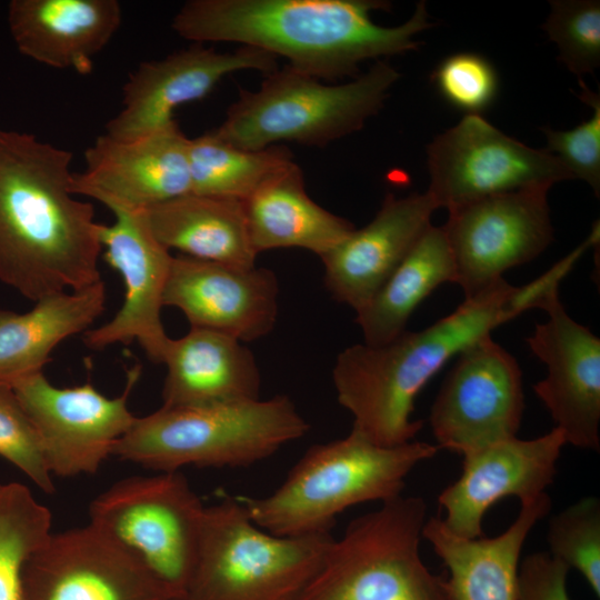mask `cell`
<instances>
[{"label":"cell","mask_w":600,"mask_h":600,"mask_svg":"<svg viewBox=\"0 0 600 600\" xmlns=\"http://www.w3.org/2000/svg\"><path fill=\"white\" fill-rule=\"evenodd\" d=\"M72 153L0 128V281L31 301L101 281L100 223L74 198Z\"/></svg>","instance_id":"1"},{"label":"cell","mask_w":600,"mask_h":600,"mask_svg":"<svg viewBox=\"0 0 600 600\" xmlns=\"http://www.w3.org/2000/svg\"><path fill=\"white\" fill-rule=\"evenodd\" d=\"M383 0H190L176 13L173 30L202 43L237 42L276 58L318 80L358 77L369 59L417 50L416 36L433 24L424 1L397 27L371 19L389 10Z\"/></svg>","instance_id":"2"},{"label":"cell","mask_w":600,"mask_h":600,"mask_svg":"<svg viewBox=\"0 0 600 600\" xmlns=\"http://www.w3.org/2000/svg\"><path fill=\"white\" fill-rule=\"evenodd\" d=\"M514 288L501 278L423 330L341 351L332 381L353 417L351 430L382 447L413 441L422 428L412 419L419 392L449 359L508 321L504 304Z\"/></svg>","instance_id":"3"},{"label":"cell","mask_w":600,"mask_h":600,"mask_svg":"<svg viewBox=\"0 0 600 600\" xmlns=\"http://www.w3.org/2000/svg\"><path fill=\"white\" fill-rule=\"evenodd\" d=\"M439 450L414 440L382 447L351 430L346 438L310 447L272 493L240 500L251 520L271 534L330 533L348 508L402 494L409 473Z\"/></svg>","instance_id":"4"},{"label":"cell","mask_w":600,"mask_h":600,"mask_svg":"<svg viewBox=\"0 0 600 600\" xmlns=\"http://www.w3.org/2000/svg\"><path fill=\"white\" fill-rule=\"evenodd\" d=\"M310 426L292 400L272 398L164 407L137 417L113 456L158 472L249 467L302 438Z\"/></svg>","instance_id":"5"},{"label":"cell","mask_w":600,"mask_h":600,"mask_svg":"<svg viewBox=\"0 0 600 600\" xmlns=\"http://www.w3.org/2000/svg\"><path fill=\"white\" fill-rule=\"evenodd\" d=\"M256 91L240 89L216 136L246 150L278 142L324 147L363 128L383 107L400 73L386 60L342 84H326L288 66L266 74Z\"/></svg>","instance_id":"6"},{"label":"cell","mask_w":600,"mask_h":600,"mask_svg":"<svg viewBox=\"0 0 600 600\" xmlns=\"http://www.w3.org/2000/svg\"><path fill=\"white\" fill-rule=\"evenodd\" d=\"M427 510L421 497L400 494L353 519L298 600H453L420 553Z\"/></svg>","instance_id":"7"},{"label":"cell","mask_w":600,"mask_h":600,"mask_svg":"<svg viewBox=\"0 0 600 600\" xmlns=\"http://www.w3.org/2000/svg\"><path fill=\"white\" fill-rule=\"evenodd\" d=\"M331 540V533L271 534L251 520L240 498H224L204 508L182 600H298Z\"/></svg>","instance_id":"8"},{"label":"cell","mask_w":600,"mask_h":600,"mask_svg":"<svg viewBox=\"0 0 600 600\" xmlns=\"http://www.w3.org/2000/svg\"><path fill=\"white\" fill-rule=\"evenodd\" d=\"M206 506L180 471L114 482L89 507L92 527L133 554L182 600L200 542Z\"/></svg>","instance_id":"9"},{"label":"cell","mask_w":600,"mask_h":600,"mask_svg":"<svg viewBox=\"0 0 600 600\" xmlns=\"http://www.w3.org/2000/svg\"><path fill=\"white\" fill-rule=\"evenodd\" d=\"M428 193L448 210L492 194L551 188L574 179L546 149L537 150L504 134L481 116H464L427 147Z\"/></svg>","instance_id":"10"},{"label":"cell","mask_w":600,"mask_h":600,"mask_svg":"<svg viewBox=\"0 0 600 600\" xmlns=\"http://www.w3.org/2000/svg\"><path fill=\"white\" fill-rule=\"evenodd\" d=\"M524 410L516 358L489 334L463 349L430 412L437 446L461 456L517 437Z\"/></svg>","instance_id":"11"},{"label":"cell","mask_w":600,"mask_h":600,"mask_svg":"<svg viewBox=\"0 0 600 600\" xmlns=\"http://www.w3.org/2000/svg\"><path fill=\"white\" fill-rule=\"evenodd\" d=\"M548 190L520 189L449 209L442 229L464 299L503 278L504 271L531 261L552 242Z\"/></svg>","instance_id":"12"},{"label":"cell","mask_w":600,"mask_h":600,"mask_svg":"<svg viewBox=\"0 0 600 600\" xmlns=\"http://www.w3.org/2000/svg\"><path fill=\"white\" fill-rule=\"evenodd\" d=\"M140 373V366L128 370L126 388L116 398L90 383L56 387L43 372L12 386L38 431L52 476L71 478L99 470L137 418L128 401Z\"/></svg>","instance_id":"13"},{"label":"cell","mask_w":600,"mask_h":600,"mask_svg":"<svg viewBox=\"0 0 600 600\" xmlns=\"http://www.w3.org/2000/svg\"><path fill=\"white\" fill-rule=\"evenodd\" d=\"M28 600H172L129 551L91 524L51 532L24 568Z\"/></svg>","instance_id":"14"},{"label":"cell","mask_w":600,"mask_h":600,"mask_svg":"<svg viewBox=\"0 0 600 600\" xmlns=\"http://www.w3.org/2000/svg\"><path fill=\"white\" fill-rule=\"evenodd\" d=\"M116 220L99 227L104 261L118 270L124 282V300L107 323L84 332L92 350L137 341L147 357L163 363L170 339L161 322L163 292L172 257L153 236L144 210L112 208Z\"/></svg>","instance_id":"15"},{"label":"cell","mask_w":600,"mask_h":600,"mask_svg":"<svg viewBox=\"0 0 600 600\" xmlns=\"http://www.w3.org/2000/svg\"><path fill=\"white\" fill-rule=\"evenodd\" d=\"M188 142L176 121L132 139L104 133L86 150V168L72 174L71 191L109 210H147L191 193Z\"/></svg>","instance_id":"16"},{"label":"cell","mask_w":600,"mask_h":600,"mask_svg":"<svg viewBox=\"0 0 600 600\" xmlns=\"http://www.w3.org/2000/svg\"><path fill=\"white\" fill-rule=\"evenodd\" d=\"M548 320L527 338L531 351L547 366L533 391L550 413L566 443L600 450V339L573 320L559 291L538 306Z\"/></svg>","instance_id":"17"},{"label":"cell","mask_w":600,"mask_h":600,"mask_svg":"<svg viewBox=\"0 0 600 600\" xmlns=\"http://www.w3.org/2000/svg\"><path fill=\"white\" fill-rule=\"evenodd\" d=\"M277 69L274 56L244 46L218 52L193 43L162 59L144 61L126 81L122 108L106 124V134L132 139L153 132L174 122L178 107L204 98L226 76L240 70L269 74Z\"/></svg>","instance_id":"18"},{"label":"cell","mask_w":600,"mask_h":600,"mask_svg":"<svg viewBox=\"0 0 600 600\" xmlns=\"http://www.w3.org/2000/svg\"><path fill=\"white\" fill-rule=\"evenodd\" d=\"M566 444L553 427L534 439L513 437L463 454L461 474L438 498L447 528L464 538L483 537V517L494 503L546 493Z\"/></svg>","instance_id":"19"},{"label":"cell","mask_w":600,"mask_h":600,"mask_svg":"<svg viewBox=\"0 0 600 600\" xmlns=\"http://www.w3.org/2000/svg\"><path fill=\"white\" fill-rule=\"evenodd\" d=\"M278 293L270 269L237 268L180 254L172 257L163 306L181 310L191 328L249 342L273 329Z\"/></svg>","instance_id":"20"},{"label":"cell","mask_w":600,"mask_h":600,"mask_svg":"<svg viewBox=\"0 0 600 600\" xmlns=\"http://www.w3.org/2000/svg\"><path fill=\"white\" fill-rule=\"evenodd\" d=\"M437 209L428 192L403 198L388 193L366 227L354 228L321 257L332 297L361 310L429 229Z\"/></svg>","instance_id":"21"},{"label":"cell","mask_w":600,"mask_h":600,"mask_svg":"<svg viewBox=\"0 0 600 600\" xmlns=\"http://www.w3.org/2000/svg\"><path fill=\"white\" fill-rule=\"evenodd\" d=\"M122 21L117 0H12L8 26L23 56L81 74L112 39Z\"/></svg>","instance_id":"22"},{"label":"cell","mask_w":600,"mask_h":600,"mask_svg":"<svg viewBox=\"0 0 600 600\" xmlns=\"http://www.w3.org/2000/svg\"><path fill=\"white\" fill-rule=\"evenodd\" d=\"M551 509L549 494L521 502L514 521L493 538H464L440 517L427 519L422 537L448 569L453 600H518V573L524 542Z\"/></svg>","instance_id":"23"},{"label":"cell","mask_w":600,"mask_h":600,"mask_svg":"<svg viewBox=\"0 0 600 600\" xmlns=\"http://www.w3.org/2000/svg\"><path fill=\"white\" fill-rule=\"evenodd\" d=\"M163 363L164 407L260 398L261 378L253 353L228 334L191 328L183 337L170 339Z\"/></svg>","instance_id":"24"},{"label":"cell","mask_w":600,"mask_h":600,"mask_svg":"<svg viewBox=\"0 0 600 600\" xmlns=\"http://www.w3.org/2000/svg\"><path fill=\"white\" fill-rule=\"evenodd\" d=\"M242 202L257 254L277 248H303L321 258L354 229L308 196L302 171L293 160Z\"/></svg>","instance_id":"25"},{"label":"cell","mask_w":600,"mask_h":600,"mask_svg":"<svg viewBox=\"0 0 600 600\" xmlns=\"http://www.w3.org/2000/svg\"><path fill=\"white\" fill-rule=\"evenodd\" d=\"M104 306L101 280L82 290L43 298L24 313L0 309V382L13 386L42 372L52 350L64 339L86 332Z\"/></svg>","instance_id":"26"},{"label":"cell","mask_w":600,"mask_h":600,"mask_svg":"<svg viewBox=\"0 0 600 600\" xmlns=\"http://www.w3.org/2000/svg\"><path fill=\"white\" fill-rule=\"evenodd\" d=\"M156 239L183 256L237 268L256 267L243 202L188 193L144 210Z\"/></svg>","instance_id":"27"},{"label":"cell","mask_w":600,"mask_h":600,"mask_svg":"<svg viewBox=\"0 0 600 600\" xmlns=\"http://www.w3.org/2000/svg\"><path fill=\"white\" fill-rule=\"evenodd\" d=\"M444 282L456 283V266L442 227L430 226L356 322L364 343L384 344L403 331L416 308Z\"/></svg>","instance_id":"28"},{"label":"cell","mask_w":600,"mask_h":600,"mask_svg":"<svg viewBox=\"0 0 600 600\" xmlns=\"http://www.w3.org/2000/svg\"><path fill=\"white\" fill-rule=\"evenodd\" d=\"M191 193L244 201L267 178L292 161L289 149L246 150L211 130L189 138Z\"/></svg>","instance_id":"29"},{"label":"cell","mask_w":600,"mask_h":600,"mask_svg":"<svg viewBox=\"0 0 600 600\" xmlns=\"http://www.w3.org/2000/svg\"><path fill=\"white\" fill-rule=\"evenodd\" d=\"M51 522L27 486L0 482V600H28L24 568L51 534Z\"/></svg>","instance_id":"30"},{"label":"cell","mask_w":600,"mask_h":600,"mask_svg":"<svg viewBox=\"0 0 600 600\" xmlns=\"http://www.w3.org/2000/svg\"><path fill=\"white\" fill-rule=\"evenodd\" d=\"M549 553L578 570L600 597V500L590 496L553 514L548 524Z\"/></svg>","instance_id":"31"},{"label":"cell","mask_w":600,"mask_h":600,"mask_svg":"<svg viewBox=\"0 0 600 600\" xmlns=\"http://www.w3.org/2000/svg\"><path fill=\"white\" fill-rule=\"evenodd\" d=\"M542 29L559 51L558 59L582 80L600 66V2L552 0Z\"/></svg>","instance_id":"32"},{"label":"cell","mask_w":600,"mask_h":600,"mask_svg":"<svg viewBox=\"0 0 600 600\" xmlns=\"http://www.w3.org/2000/svg\"><path fill=\"white\" fill-rule=\"evenodd\" d=\"M442 99L466 116H480L494 102L499 77L494 66L474 52H458L442 59L431 73Z\"/></svg>","instance_id":"33"},{"label":"cell","mask_w":600,"mask_h":600,"mask_svg":"<svg viewBox=\"0 0 600 600\" xmlns=\"http://www.w3.org/2000/svg\"><path fill=\"white\" fill-rule=\"evenodd\" d=\"M0 457L46 493L54 491L36 427L12 386L0 382Z\"/></svg>","instance_id":"34"},{"label":"cell","mask_w":600,"mask_h":600,"mask_svg":"<svg viewBox=\"0 0 600 600\" xmlns=\"http://www.w3.org/2000/svg\"><path fill=\"white\" fill-rule=\"evenodd\" d=\"M582 91L578 96L589 104L592 116L571 130L542 128L547 148L572 173L586 181L597 196L600 192V97L579 80Z\"/></svg>","instance_id":"35"},{"label":"cell","mask_w":600,"mask_h":600,"mask_svg":"<svg viewBox=\"0 0 600 600\" xmlns=\"http://www.w3.org/2000/svg\"><path fill=\"white\" fill-rule=\"evenodd\" d=\"M570 568L548 551L528 554L519 566L518 600H570Z\"/></svg>","instance_id":"36"},{"label":"cell","mask_w":600,"mask_h":600,"mask_svg":"<svg viewBox=\"0 0 600 600\" xmlns=\"http://www.w3.org/2000/svg\"><path fill=\"white\" fill-rule=\"evenodd\" d=\"M598 242L599 223L597 221L588 238L548 272L522 288H514L504 304V313L508 321L524 310L538 308L541 301L549 294L559 291L561 280L572 269L574 262L589 247Z\"/></svg>","instance_id":"37"}]
</instances>
